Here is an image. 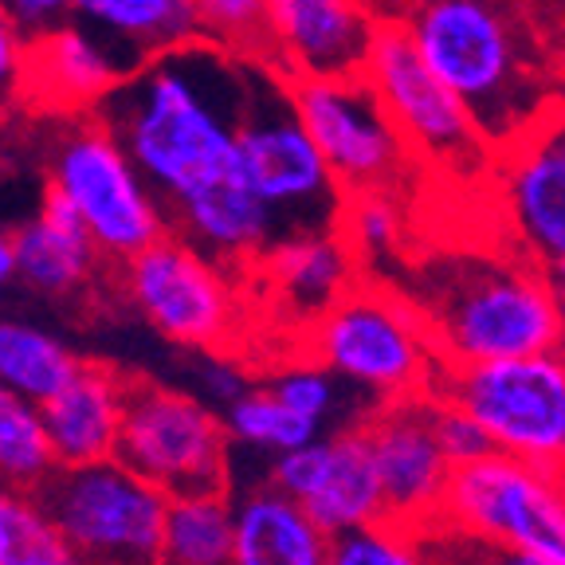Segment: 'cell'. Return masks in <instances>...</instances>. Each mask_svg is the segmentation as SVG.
<instances>
[{"mask_svg":"<svg viewBox=\"0 0 565 565\" xmlns=\"http://www.w3.org/2000/svg\"><path fill=\"white\" fill-rule=\"evenodd\" d=\"M244 90L247 60L189 40L126 75L95 106V118L166 212L239 181L236 130Z\"/></svg>","mask_w":565,"mask_h":565,"instance_id":"obj_1","label":"cell"},{"mask_svg":"<svg viewBox=\"0 0 565 565\" xmlns=\"http://www.w3.org/2000/svg\"><path fill=\"white\" fill-rule=\"evenodd\" d=\"M408 307L440 365L514 362L565 345V322L539 259L507 252H436L416 264Z\"/></svg>","mask_w":565,"mask_h":565,"instance_id":"obj_2","label":"cell"},{"mask_svg":"<svg viewBox=\"0 0 565 565\" xmlns=\"http://www.w3.org/2000/svg\"><path fill=\"white\" fill-rule=\"evenodd\" d=\"M408 35L491 150H507L539 126V71L526 35L499 0H428Z\"/></svg>","mask_w":565,"mask_h":565,"instance_id":"obj_3","label":"cell"},{"mask_svg":"<svg viewBox=\"0 0 565 565\" xmlns=\"http://www.w3.org/2000/svg\"><path fill=\"white\" fill-rule=\"evenodd\" d=\"M236 169L247 193L271 216L275 247L299 236L334 232L342 189L334 185L327 161L318 158L307 126L299 122L287 75L259 60H247Z\"/></svg>","mask_w":565,"mask_h":565,"instance_id":"obj_4","label":"cell"},{"mask_svg":"<svg viewBox=\"0 0 565 565\" xmlns=\"http://www.w3.org/2000/svg\"><path fill=\"white\" fill-rule=\"evenodd\" d=\"M428 401L456 405L483 428L491 451L565 479V353L514 362L440 365Z\"/></svg>","mask_w":565,"mask_h":565,"instance_id":"obj_5","label":"cell"},{"mask_svg":"<svg viewBox=\"0 0 565 565\" xmlns=\"http://www.w3.org/2000/svg\"><path fill=\"white\" fill-rule=\"evenodd\" d=\"M315 365L334 381L358 385L385 405L428 397L440 358L428 330L405 302V295L381 287H350L310 330Z\"/></svg>","mask_w":565,"mask_h":565,"instance_id":"obj_6","label":"cell"},{"mask_svg":"<svg viewBox=\"0 0 565 565\" xmlns=\"http://www.w3.org/2000/svg\"><path fill=\"white\" fill-rule=\"evenodd\" d=\"M35 499L83 565H158L169 499L118 459L52 471Z\"/></svg>","mask_w":565,"mask_h":565,"instance_id":"obj_7","label":"cell"},{"mask_svg":"<svg viewBox=\"0 0 565 565\" xmlns=\"http://www.w3.org/2000/svg\"><path fill=\"white\" fill-rule=\"evenodd\" d=\"M106 259H134L166 236V212L98 118L75 122L52 153V181Z\"/></svg>","mask_w":565,"mask_h":565,"instance_id":"obj_8","label":"cell"},{"mask_svg":"<svg viewBox=\"0 0 565 565\" xmlns=\"http://www.w3.org/2000/svg\"><path fill=\"white\" fill-rule=\"evenodd\" d=\"M115 459L126 471L158 487L166 499L224 491L228 433L201 397L153 385V381H130Z\"/></svg>","mask_w":565,"mask_h":565,"instance_id":"obj_9","label":"cell"},{"mask_svg":"<svg viewBox=\"0 0 565 565\" xmlns=\"http://www.w3.org/2000/svg\"><path fill=\"white\" fill-rule=\"evenodd\" d=\"M440 519L491 546L565 565V479L499 451L451 471Z\"/></svg>","mask_w":565,"mask_h":565,"instance_id":"obj_10","label":"cell"},{"mask_svg":"<svg viewBox=\"0 0 565 565\" xmlns=\"http://www.w3.org/2000/svg\"><path fill=\"white\" fill-rule=\"evenodd\" d=\"M362 79L385 106L388 122L397 126L408 153H420L459 177H476L491 166V146L459 106V98L424 67L408 28L388 24L373 32Z\"/></svg>","mask_w":565,"mask_h":565,"instance_id":"obj_11","label":"cell"},{"mask_svg":"<svg viewBox=\"0 0 565 565\" xmlns=\"http://www.w3.org/2000/svg\"><path fill=\"white\" fill-rule=\"evenodd\" d=\"M295 110L338 189L385 193L413 169V153L388 122L373 87L353 79H287Z\"/></svg>","mask_w":565,"mask_h":565,"instance_id":"obj_12","label":"cell"},{"mask_svg":"<svg viewBox=\"0 0 565 565\" xmlns=\"http://www.w3.org/2000/svg\"><path fill=\"white\" fill-rule=\"evenodd\" d=\"M126 291L138 315L177 345L209 350L232 338L239 302L221 264H212L189 239L161 236L122 264Z\"/></svg>","mask_w":565,"mask_h":565,"instance_id":"obj_13","label":"cell"},{"mask_svg":"<svg viewBox=\"0 0 565 565\" xmlns=\"http://www.w3.org/2000/svg\"><path fill=\"white\" fill-rule=\"evenodd\" d=\"M267 487L299 503L302 514L327 539L377 526L388 519L370 448L358 428L330 436V440L318 436L287 456H275Z\"/></svg>","mask_w":565,"mask_h":565,"instance_id":"obj_14","label":"cell"},{"mask_svg":"<svg viewBox=\"0 0 565 565\" xmlns=\"http://www.w3.org/2000/svg\"><path fill=\"white\" fill-rule=\"evenodd\" d=\"M358 433L370 448L388 522L420 530L440 519L451 463L436 448L433 424H428V397L381 405Z\"/></svg>","mask_w":565,"mask_h":565,"instance_id":"obj_15","label":"cell"},{"mask_svg":"<svg viewBox=\"0 0 565 565\" xmlns=\"http://www.w3.org/2000/svg\"><path fill=\"white\" fill-rule=\"evenodd\" d=\"M373 32L358 0H267V63H282L287 79L362 75Z\"/></svg>","mask_w":565,"mask_h":565,"instance_id":"obj_16","label":"cell"},{"mask_svg":"<svg viewBox=\"0 0 565 565\" xmlns=\"http://www.w3.org/2000/svg\"><path fill=\"white\" fill-rule=\"evenodd\" d=\"M503 193L526 256L539 264L565 259V122H539L514 141Z\"/></svg>","mask_w":565,"mask_h":565,"instance_id":"obj_17","label":"cell"},{"mask_svg":"<svg viewBox=\"0 0 565 565\" xmlns=\"http://www.w3.org/2000/svg\"><path fill=\"white\" fill-rule=\"evenodd\" d=\"M126 388H130V381L122 373L79 362L75 377L52 401L40 405L55 471L95 468V463L115 459L118 433H122Z\"/></svg>","mask_w":565,"mask_h":565,"instance_id":"obj_18","label":"cell"},{"mask_svg":"<svg viewBox=\"0 0 565 565\" xmlns=\"http://www.w3.org/2000/svg\"><path fill=\"white\" fill-rule=\"evenodd\" d=\"M122 79L115 55L87 28L63 20L28 40L20 95L47 110H95Z\"/></svg>","mask_w":565,"mask_h":565,"instance_id":"obj_19","label":"cell"},{"mask_svg":"<svg viewBox=\"0 0 565 565\" xmlns=\"http://www.w3.org/2000/svg\"><path fill=\"white\" fill-rule=\"evenodd\" d=\"M67 20L87 28L126 75L196 35L189 0H71Z\"/></svg>","mask_w":565,"mask_h":565,"instance_id":"obj_20","label":"cell"},{"mask_svg":"<svg viewBox=\"0 0 565 565\" xmlns=\"http://www.w3.org/2000/svg\"><path fill=\"white\" fill-rule=\"evenodd\" d=\"M330 539L275 487H252L232 503V565H327Z\"/></svg>","mask_w":565,"mask_h":565,"instance_id":"obj_21","label":"cell"},{"mask_svg":"<svg viewBox=\"0 0 565 565\" xmlns=\"http://www.w3.org/2000/svg\"><path fill=\"white\" fill-rule=\"evenodd\" d=\"M12 256H17V279L44 295H71L95 275L98 252L83 232L79 216L63 201L55 185L44 189V201L35 221L12 236Z\"/></svg>","mask_w":565,"mask_h":565,"instance_id":"obj_22","label":"cell"},{"mask_svg":"<svg viewBox=\"0 0 565 565\" xmlns=\"http://www.w3.org/2000/svg\"><path fill=\"white\" fill-rule=\"evenodd\" d=\"M350 247L327 236H299L267 252V279L287 310L315 322L350 291Z\"/></svg>","mask_w":565,"mask_h":565,"instance_id":"obj_23","label":"cell"},{"mask_svg":"<svg viewBox=\"0 0 565 565\" xmlns=\"http://www.w3.org/2000/svg\"><path fill=\"white\" fill-rule=\"evenodd\" d=\"M158 565H232L228 491L177 494L166 503Z\"/></svg>","mask_w":565,"mask_h":565,"instance_id":"obj_24","label":"cell"},{"mask_svg":"<svg viewBox=\"0 0 565 565\" xmlns=\"http://www.w3.org/2000/svg\"><path fill=\"white\" fill-rule=\"evenodd\" d=\"M75 370H79V358L55 334L32 322L0 318V388L32 405H44L75 377Z\"/></svg>","mask_w":565,"mask_h":565,"instance_id":"obj_25","label":"cell"},{"mask_svg":"<svg viewBox=\"0 0 565 565\" xmlns=\"http://www.w3.org/2000/svg\"><path fill=\"white\" fill-rule=\"evenodd\" d=\"M55 471L40 405L0 388V487L40 491Z\"/></svg>","mask_w":565,"mask_h":565,"instance_id":"obj_26","label":"cell"},{"mask_svg":"<svg viewBox=\"0 0 565 565\" xmlns=\"http://www.w3.org/2000/svg\"><path fill=\"white\" fill-rule=\"evenodd\" d=\"M0 565H83L35 491L0 487Z\"/></svg>","mask_w":565,"mask_h":565,"instance_id":"obj_27","label":"cell"},{"mask_svg":"<svg viewBox=\"0 0 565 565\" xmlns=\"http://www.w3.org/2000/svg\"><path fill=\"white\" fill-rule=\"evenodd\" d=\"M224 433L228 440H239L247 448L271 451V456H287V451L302 448V444L318 440L322 428L302 420L287 405L267 393V388H247L244 397H236L224 413Z\"/></svg>","mask_w":565,"mask_h":565,"instance_id":"obj_28","label":"cell"},{"mask_svg":"<svg viewBox=\"0 0 565 565\" xmlns=\"http://www.w3.org/2000/svg\"><path fill=\"white\" fill-rule=\"evenodd\" d=\"M189 9L216 47L267 63V0H189Z\"/></svg>","mask_w":565,"mask_h":565,"instance_id":"obj_29","label":"cell"},{"mask_svg":"<svg viewBox=\"0 0 565 565\" xmlns=\"http://www.w3.org/2000/svg\"><path fill=\"white\" fill-rule=\"evenodd\" d=\"M416 546H420L424 565H546L539 557L519 554V550L491 546V542L476 539L468 530L451 526V522L436 519L428 526L413 530Z\"/></svg>","mask_w":565,"mask_h":565,"instance_id":"obj_30","label":"cell"},{"mask_svg":"<svg viewBox=\"0 0 565 565\" xmlns=\"http://www.w3.org/2000/svg\"><path fill=\"white\" fill-rule=\"evenodd\" d=\"M327 565H424L416 534L397 522H377V526L350 530L330 539Z\"/></svg>","mask_w":565,"mask_h":565,"instance_id":"obj_31","label":"cell"},{"mask_svg":"<svg viewBox=\"0 0 565 565\" xmlns=\"http://www.w3.org/2000/svg\"><path fill=\"white\" fill-rule=\"evenodd\" d=\"M350 252L388 256L401 244V212L388 193H353L345 204V239Z\"/></svg>","mask_w":565,"mask_h":565,"instance_id":"obj_32","label":"cell"},{"mask_svg":"<svg viewBox=\"0 0 565 565\" xmlns=\"http://www.w3.org/2000/svg\"><path fill=\"white\" fill-rule=\"evenodd\" d=\"M279 405H287L291 413H299L302 420L310 424H327V416L338 408V381L330 377L322 365H291V370H282L279 377L267 385Z\"/></svg>","mask_w":565,"mask_h":565,"instance_id":"obj_33","label":"cell"},{"mask_svg":"<svg viewBox=\"0 0 565 565\" xmlns=\"http://www.w3.org/2000/svg\"><path fill=\"white\" fill-rule=\"evenodd\" d=\"M428 424H433L436 448L444 451V459L451 463V471L463 468V463H476V459L491 456V444H487L483 428H479L468 413H459L456 405L428 401Z\"/></svg>","mask_w":565,"mask_h":565,"instance_id":"obj_34","label":"cell"},{"mask_svg":"<svg viewBox=\"0 0 565 565\" xmlns=\"http://www.w3.org/2000/svg\"><path fill=\"white\" fill-rule=\"evenodd\" d=\"M24 52L28 40L17 28V20L0 9V106L12 103L20 95V79H24Z\"/></svg>","mask_w":565,"mask_h":565,"instance_id":"obj_35","label":"cell"},{"mask_svg":"<svg viewBox=\"0 0 565 565\" xmlns=\"http://www.w3.org/2000/svg\"><path fill=\"white\" fill-rule=\"evenodd\" d=\"M0 9L17 20L20 32H47L71 17V0H0Z\"/></svg>","mask_w":565,"mask_h":565,"instance_id":"obj_36","label":"cell"},{"mask_svg":"<svg viewBox=\"0 0 565 565\" xmlns=\"http://www.w3.org/2000/svg\"><path fill=\"white\" fill-rule=\"evenodd\" d=\"M201 377H204V388H209V397L216 401V405H224V408H228L236 397H244L247 388H252L244 377H239L236 365H228V362H212Z\"/></svg>","mask_w":565,"mask_h":565,"instance_id":"obj_37","label":"cell"},{"mask_svg":"<svg viewBox=\"0 0 565 565\" xmlns=\"http://www.w3.org/2000/svg\"><path fill=\"white\" fill-rule=\"evenodd\" d=\"M17 279V256H12V236L9 232H0V291Z\"/></svg>","mask_w":565,"mask_h":565,"instance_id":"obj_38","label":"cell"},{"mask_svg":"<svg viewBox=\"0 0 565 565\" xmlns=\"http://www.w3.org/2000/svg\"><path fill=\"white\" fill-rule=\"evenodd\" d=\"M546 279H550V291H554L557 310H562V322H565V259H557V264H550Z\"/></svg>","mask_w":565,"mask_h":565,"instance_id":"obj_39","label":"cell"}]
</instances>
